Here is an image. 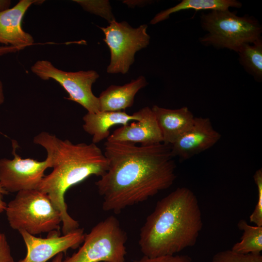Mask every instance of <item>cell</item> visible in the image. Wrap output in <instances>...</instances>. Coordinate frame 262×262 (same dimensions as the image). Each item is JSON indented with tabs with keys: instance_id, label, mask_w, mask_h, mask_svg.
<instances>
[{
	"instance_id": "obj_1",
	"label": "cell",
	"mask_w": 262,
	"mask_h": 262,
	"mask_svg": "<svg viewBox=\"0 0 262 262\" xmlns=\"http://www.w3.org/2000/svg\"><path fill=\"white\" fill-rule=\"evenodd\" d=\"M106 173L96 182L102 209L119 213L169 188L176 178L171 146L106 141Z\"/></svg>"
},
{
	"instance_id": "obj_2",
	"label": "cell",
	"mask_w": 262,
	"mask_h": 262,
	"mask_svg": "<svg viewBox=\"0 0 262 262\" xmlns=\"http://www.w3.org/2000/svg\"><path fill=\"white\" fill-rule=\"evenodd\" d=\"M33 142L43 147L49 158L52 171L45 176L37 189L46 194L62 215V232L67 234L79 228L78 222L67 211L66 191L91 175L102 176L108 168L104 152L91 143L73 144L42 131Z\"/></svg>"
},
{
	"instance_id": "obj_3",
	"label": "cell",
	"mask_w": 262,
	"mask_h": 262,
	"mask_svg": "<svg viewBox=\"0 0 262 262\" xmlns=\"http://www.w3.org/2000/svg\"><path fill=\"white\" fill-rule=\"evenodd\" d=\"M198 199L190 189H176L159 200L140 229L144 256L174 255L194 246L202 229Z\"/></svg>"
},
{
	"instance_id": "obj_4",
	"label": "cell",
	"mask_w": 262,
	"mask_h": 262,
	"mask_svg": "<svg viewBox=\"0 0 262 262\" xmlns=\"http://www.w3.org/2000/svg\"><path fill=\"white\" fill-rule=\"evenodd\" d=\"M5 211L13 229L33 235L59 230L62 222L61 214L49 196L37 189L17 192Z\"/></svg>"
},
{
	"instance_id": "obj_5",
	"label": "cell",
	"mask_w": 262,
	"mask_h": 262,
	"mask_svg": "<svg viewBox=\"0 0 262 262\" xmlns=\"http://www.w3.org/2000/svg\"><path fill=\"white\" fill-rule=\"evenodd\" d=\"M202 28L208 33L200 39L205 45L238 52L246 44L261 39L262 27L252 17L239 16L229 10H212L201 16Z\"/></svg>"
},
{
	"instance_id": "obj_6",
	"label": "cell",
	"mask_w": 262,
	"mask_h": 262,
	"mask_svg": "<svg viewBox=\"0 0 262 262\" xmlns=\"http://www.w3.org/2000/svg\"><path fill=\"white\" fill-rule=\"evenodd\" d=\"M127 240L119 221L111 215L85 234L78 251L63 262H125Z\"/></svg>"
},
{
	"instance_id": "obj_7",
	"label": "cell",
	"mask_w": 262,
	"mask_h": 262,
	"mask_svg": "<svg viewBox=\"0 0 262 262\" xmlns=\"http://www.w3.org/2000/svg\"><path fill=\"white\" fill-rule=\"evenodd\" d=\"M103 31V39L111 53L110 63L107 67L108 73H127L134 61L136 52L146 48L150 36L147 32V25H141L134 28L126 21L109 23L106 27H99Z\"/></svg>"
},
{
	"instance_id": "obj_8",
	"label": "cell",
	"mask_w": 262,
	"mask_h": 262,
	"mask_svg": "<svg viewBox=\"0 0 262 262\" xmlns=\"http://www.w3.org/2000/svg\"><path fill=\"white\" fill-rule=\"evenodd\" d=\"M32 72L43 80H54L68 94L67 99L75 101L89 113L100 112L99 99L93 93V84L99 77L94 70L67 72L55 67L49 61H37L31 68Z\"/></svg>"
},
{
	"instance_id": "obj_9",
	"label": "cell",
	"mask_w": 262,
	"mask_h": 262,
	"mask_svg": "<svg viewBox=\"0 0 262 262\" xmlns=\"http://www.w3.org/2000/svg\"><path fill=\"white\" fill-rule=\"evenodd\" d=\"M13 159H0V184L8 193L37 189L45 176V170L51 167L47 157L43 161L31 158H22L16 151L17 142L12 140Z\"/></svg>"
},
{
	"instance_id": "obj_10",
	"label": "cell",
	"mask_w": 262,
	"mask_h": 262,
	"mask_svg": "<svg viewBox=\"0 0 262 262\" xmlns=\"http://www.w3.org/2000/svg\"><path fill=\"white\" fill-rule=\"evenodd\" d=\"M27 248L25 258L18 262H47L60 253L75 249L84 241L83 228L61 236L59 230L49 232L47 238H39L25 230L18 231Z\"/></svg>"
},
{
	"instance_id": "obj_11",
	"label": "cell",
	"mask_w": 262,
	"mask_h": 262,
	"mask_svg": "<svg viewBox=\"0 0 262 262\" xmlns=\"http://www.w3.org/2000/svg\"><path fill=\"white\" fill-rule=\"evenodd\" d=\"M221 137L209 118L195 117L191 128L170 145L172 154L187 160L213 146Z\"/></svg>"
},
{
	"instance_id": "obj_12",
	"label": "cell",
	"mask_w": 262,
	"mask_h": 262,
	"mask_svg": "<svg viewBox=\"0 0 262 262\" xmlns=\"http://www.w3.org/2000/svg\"><path fill=\"white\" fill-rule=\"evenodd\" d=\"M138 112L139 120L117 128L107 141L140 144L142 146L163 143L161 131L151 108L145 107Z\"/></svg>"
},
{
	"instance_id": "obj_13",
	"label": "cell",
	"mask_w": 262,
	"mask_h": 262,
	"mask_svg": "<svg viewBox=\"0 0 262 262\" xmlns=\"http://www.w3.org/2000/svg\"><path fill=\"white\" fill-rule=\"evenodd\" d=\"M39 1L20 0L12 8L0 12V43L19 50L34 43L33 37L22 28V20L28 8Z\"/></svg>"
},
{
	"instance_id": "obj_14",
	"label": "cell",
	"mask_w": 262,
	"mask_h": 262,
	"mask_svg": "<svg viewBox=\"0 0 262 262\" xmlns=\"http://www.w3.org/2000/svg\"><path fill=\"white\" fill-rule=\"evenodd\" d=\"M161 131L163 143L171 145L192 126L195 116L187 107L169 109L154 105L151 108Z\"/></svg>"
},
{
	"instance_id": "obj_15",
	"label": "cell",
	"mask_w": 262,
	"mask_h": 262,
	"mask_svg": "<svg viewBox=\"0 0 262 262\" xmlns=\"http://www.w3.org/2000/svg\"><path fill=\"white\" fill-rule=\"evenodd\" d=\"M139 119L138 111L132 115L122 111L87 112L82 118V128L86 132L92 136V143L96 144L109 137L110 129L112 127L116 125H126L130 121Z\"/></svg>"
},
{
	"instance_id": "obj_16",
	"label": "cell",
	"mask_w": 262,
	"mask_h": 262,
	"mask_svg": "<svg viewBox=\"0 0 262 262\" xmlns=\"http://www.w3.org/2000/svg\"><path fill=\"white\" fill-rule=\"evenodd\" d=\"M147 84L145 77L140 76L123 85H110L98 97L100 111H121L132 107L136 93Z\"/></svg>"
},
{
	"instance_id": "obj_17",
	"label": "cell",
	"mask_w": 262,
	"mask_h": 262,
	"mask_svg": "<svg viewBox=\"0 0 262 262\" xmlns=\"http://www.w3.org/2000/svg\"><path fill=\"white\" fill-rule=\"evenodd\" d=\"M241 7L242 3L235 0H183L177 5L157 14L150 23L157 24L168 18L171 14L181 10H227L230 7Z\"/></svg>"
},
{
	"instance_id": "obj_18",
	"label": "cell",
	"mask_w": 262,
	"mask_h": 262,
	"mask_svg": "<svg viewBox=\"0 0 262 262\" xmlns=\"http://www.w3.org/2000/svg\"><path fill=\"white\" fill-rule=\"evenodd\" d=\"M243 231L240 241L231 248L234 252L242 254L261 253L262 251V226L249 225L245 220H240L237 224Z\"/></svg>"
},
{
	"instance_id": "obj_19",
	"label": "cell",
	"mask_w": 262,
	"mask_h": 262,
	"mask_svg": "<svg viewBox=\"0 0 262 262\" xmlns=\"http://www.w3.org/2000/svg\"><path fill=\"white\" fill-rule=\"evenodd\" d=\"M237 52L241 64L256 80L260 81L262 78V39L244 45Z\"/></svg>"
},
{
	"instance_id": "obj_20",
	"label": "cell",
	"mask_w": 262,
	"mask_h": 262,
	"mask_svg": "<svg viewBox=\"0 0 262 262\" xmlns=\"http://www.w3.org/2000/svg\"><path fill=\"white\" fill-rule=\"evenodd\" d=\"M211 262H262V255L261 253H239L228 249L217 252Z\"/></svg>"
},
{
	"instance_id": "obj_21",
	"label": "cell",
	"mask_w": 262,
	"mask_h": 262,
	"mask_svg": "<svg viewBox=\"0 0 262 262\" xmlns=\"http://www.w3.org/2000/svg\"><path fill=\"white\" fill-rule=\"evenodd\" d=\"M84 10L100 16L109 23L115 20L111 11L109 2L107 0H75Z\"/></svg>"
},
{
	"instance_id": "obj_22",
	"label": "cell",
	"mask_w": 262,
	"mask_h": 262,
	"mask_svg": "<svg viewBox=\"0 0 262 262\" xmlns=\"http://www.w3.org/2000/svg\"><path fill=\"white\" fill-rule=\"evenodd\" d=\"M258 190V200L249 216V221L256 226H262V170H257L253 176Z\"/></svg>"
},
{
	"instance_id": "obj_23",
	"label": "cell",
	"mask_w": 262,
	"mask_h": 262,
	"mask_svg": "<svg viewBox=\"0 0 262 262\" xmlns=\"http://www.w3.org/2000/svg\"><path fill=\"white\" fill-rule=\"evenodd\" d=\"M137 262H196L184 255H165L154 257L144 256Z\"/></svg>"
},
{
	"instance_id": "obj_24",
	"label": "cell",
	"mask_w": 262,
	"mask_h": 262,
	"mask_svg": "<svg viewBox=\"0 0 262 262\" xmlns=\"http://www.w3.org/2000/svg\"><path fill=\"white\" fill-rule=\"evenodd\" d=\"M0 262H15L6 237L0 233Z\"/></svg>"
},
{
	"instance_id": "obj_25",
	"label": "cell",
	"mask_w": 262,
	"mask_h": 262,
	"mask_svg": "<svg viewBox=\"0 0 262 262\" xmlns=\"http://www.w3.org/2000/svg\"><path fill=\"white\" fill-rule=\"evenodd\" d=\"M8 194V192L0 184V213L5 211L7 204L3 200V196Z\"/></svg>"
},
{
	"instance_id": "obj_26",
	"label": "cell",
	"mask_w": 262,
	"mask_h": 262,
	"mask_svg": "<svg viewBox=\"0 0 262 262\" xmlns=\"http://www.w3.org/2000/svg\"><path fill=\"white\" fill-rule=\"evenodd\" d=\"M20 50L17 48L12 46H0V56L4 54L16 52Z\"/></svg>"
},
{
	"instance_id": "obj_27",
	"label": "cell",
	"mask_w": 262,
	"mask_h": 262,
	"mask_svg": "<svg viewBox=\"0 0 262 262\" xmlns=\"http://www.w3.org/2000/svg\"><path fill=\"white\" fill-rule=\"evenodd\" d=\"M11 1L8 0H0V12L10 8Z\"/></svg>"
},
{
	"instance_id": "obj_28",
	"label": "cell",
	"mask_w": 262,
	"mask_h": 262,
	"mask_svg": "<svg viewBox=\"0 0 262 262\" xmlns=\"http://www.w3.org/2000/svg\"><path fill=\"white\" fill-rule=\"evenodd\" d=\"M4 96L3 94V85L0 79V106L3 103Z\"/></svg>"
},
{
	"instance_id": "obj_29",
	"label": "cell",
	"mask_w": 262,
	"mask_h": 262,
	"mask_svg": "<svg viewBox=\"0 0 262 262\" xmlns=\"http://www.w3.org/2000/svg\"><path fill=\"white\" fill-rule=\"evenodd\" d=\"M63 253L58 254L54 257L51 262H63Z\"/></svg>"
}]
</instances>
